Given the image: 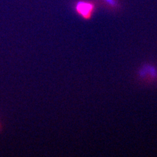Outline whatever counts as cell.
Wrapping results in <instances>:
<instances>
[{
	"label": "cell",
	"mask_w": 157,
	"mask_h": 157,
	"mask_svg": "<svg viewBox=\"0 0 157 157\" xmlns=\"http://www.w3.org/2000/svg\"><path fill=\"white\" fill-rule=\"evenodd\" d=\"M2 124H1L0 123V132L2 130Z\"/></svg>",
	"instance_id": "7a4b0ae2"
},
{
	"label": "cell",
	"mask_w": 157,
	"mask_h": 157,
	"mask_svg": "<svg viewBox=\"0 0 157 157\" xmlns=\"http://www.w3.org/2000/svg\"><path fill=\"white\" fill-rule=\"evenodd\" d=\"M76 11L85 20H89L94 11V6L89 2L80 1L76 6Z\"/></svg>",
	"instance_id": "6da1fadb"
}]
</instances>
